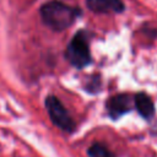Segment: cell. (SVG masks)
<instances>
[{"label":"cell","mask_w":157,"mask_h":157,"mask_svg":"<svg viewBox=\"0 0 157 157\" xmlns=\"http://www.w3.org/2000/svg\"><path fill=\"white\" fill-rule=\"evenodd\" d=\"M78 11L60 1L53 0L45 2L40 7V16L43 22L54 31H63L67 28L76 18Z\"/></svg>","instance_id":"1"},{"label":"cell","mask_w":157,"mask_h":157,"mask_svg":"<svg viewBox=\"0 0 157 157\" xmlns=\"http://www.w3.org/2000/svg\"><path fill=\"white\" fill-rule=\"evenodd\" d=\"M66 58L67 60L76 67H85L91 61L90 47L86 37L82 32L75 34V37L70 40L66 48Z\"/></svg>","instance_id":"2"},{"label":"cell","mask_w":157,"mask_h":157,"mask_svg":"<svg viewBox=\"0 0 157 157\" xmlns=\"http://www.w3.org/2000/svg\"><path fill=\"white\" fill-rule=\"evenodd\" d=\"M45 107L52 121L64 131L71 132L75 129V121L55 96H48L45 99Z\"/></svg>","instance_id":"3"},{"label":"cell","mask_w":157,"mask_h":157,"mask_svg":"<svg viewBox=\"0 0 157 157\" xmlns=\"http://www.w3.org/2000/svg\"><path fill=\"white\" fill-rule=\"evenodd\" d=\"M107 108L109 115L117 119L131 109V98L128 94H117L107 102Z\"/></svg>","instance_id":"4"},{"label":"cell","mask_w":157,"mask_h":157,"mask_svg":"<svg viewBox=\"0 0 157 157\" xmlns=\"http://www.w3.org/2000/svg\"><path fill=\"white\" fill-rule=\"evenodd\" d=\"M87 7L97 13H119L124 4L121 0H87Z\"/></svg>","instance_id":"5"},{"label":"cell","mask_w":157,"mask_h":157,"mask_svg":"<svg viewBox=\"0 0 157 157\" xmlns=\"http://www.w3.org/2000/svg\"><path fill=\"white\" fill-rule=\"evenodd\" d=\"M134 103L135 107L137 109V112L140 113V115H142L144 118H151L155 113V105L152 99L145 94V93H137L134 98Z\"/></svg>","instance_id":"6"},{"label":"cell","mask_w":157,"mask_h":157,"mask_svg":"<svg viewBox=\"0 0 157 157\" xmlns=\"http://www.w3.org/2000/svg\"><path fill=\"white\" fill-rule=\"evenodd\" d=\"M90 157H114V155L103 145L94 144L92 145L87 151Z\"/></svg>","instance_id":"7"}]
</instances>
